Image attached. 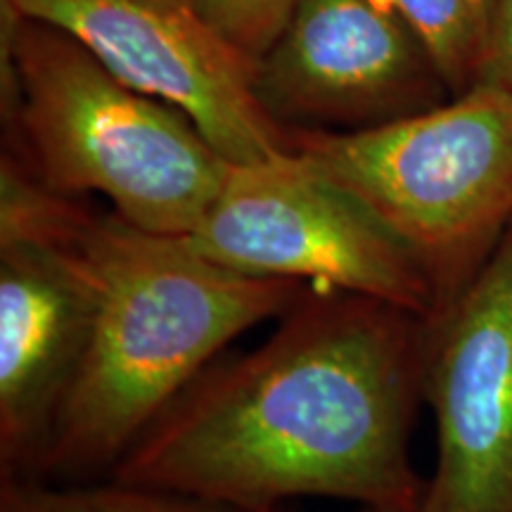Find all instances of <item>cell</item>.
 <instances>
[{"label": "cell", "instance_id": "cell-1", "mask_svg": "<svg viewBox=\"0 0 512 512\" xmlns=\"http://www.w3.org/2000/svg\"><path fill=\"white\" fill-rule=\"evenodd\" d=\"M425 330L399 306L309 287L266 342L209 363L110 479L242 512L299 496L420 508Z\"/></svg>", "mask_w": 512, "mask_h": 512}, {"label": "cell", "instance_id": "cell-2", "mask_svg": "<svg viewBox=\"0 0 512 512\" xmlns=\"http://www.w3.org/2000/svg\"><path fill=\"white\" fill-rule=\"evenodd\" d=\"M93 261L91 344L36 479L112 472L226 344L311 287L230 271L188 235L150 233L114 211L95 216Z\"/></svg>", "mask_w": 512, "mask_h": 512}, {"label": "cell", "instance_id": "cell-3", "mask_svg": "<svg viewBox=\"0 0 512 512\" xmlns=\"http://www.w3.org/2000/svg\"><path fill=\"white\" fill-rule=\"evenodd\" d=\"M5 147L46 188L98 192L131 226L190 235L230 164L176 107L107 72L67 31L3 8Z\"/></svg>", "mask_w": 512, "mask_h": 512}, {"label": "cell", "instance_id": "cell-4", "mask_svg": "<svg viewBox=\"0 0 512 512\" xmlns=\"http://www.w3.org/2000/svg\"><path fill=\"white\" fill-rule=\"evenodd\" d=\"M290 138L294 155L358 197L411 249L439 309L512 223L510 88L477 81L392 124Z\"/></svg>", "mask_w": 512, "mask_h": 512}, {"label": "cell", "instance_id": "cell-5", "mask_svg": "<svg viewBox=\"0 0 512 512\" xmlns=\"http://www.w3.org/2000/svg\"><path fill=\"white\" fill-rule=\"evenodd\" d=\"M98 211L0 157V479L41 475L91 344Z\"/></svg>", "mask_w": 512, "mask_h": 512}, {"label": "cell", "instance_id": "cell-6", "mask_svg": "<svg viewBox=\"0 0 512 512\" xmlns=\"http://www.w3.org/2000/svg\"><path fill=\"white\" fill-rule=\"evenodd\" d=\"M188 240L230 271L361 294L425 320L439 309L437 290L411 249L358 197L294 152L230 166Z\"/></svg>", "mask_w": 512, "mask_h": 512}, {"label": "cell", "instance_id": "cell-7", "mask_svg": "<svg viewBox=\"0 0 512 512\" xmlns=\"http://www.w3.org/2000/svg\"><path fill=\"white\" fill-rule=\"evenodd\" d=\"M3 8L67 31L126 86L183 112L230 164L292 152L290 131L256 98V62L190 0H3Z\"/></svg>", "mask_w": 512, "mask_h": 512}, {"label": "cell", "instance_id": "cell-8", "mask_svg": "<svg viewBox=\"0 0 512 512\" xmlns=\"http://www.w3.org/2000/svg\"><path fill=\"white\" fill-rule=\"evenodd\" d=\"M437 467L420 512H512V223L425 330Z\"/></svg>", "mask_w": 512, "mask_h": 512}, {"label": "cell", "instance_id": "cell-9", "mask_svg": "<svg viewBox=\"0 0 512 512\" xmlns=\"http://www.w3.org/2000/svg\"><path fill=\"white\" fill-rule=\"evenodd\" d=\"M254 91L285 131L354 133L451 98L406 22L377 0H299L256 64Z\"/></svg>", "mask_w": 512, "mask_h": 512}, {"label": "cell", "instance_id": "cell-10", "mask_svg": "<svg viewBox=\"0 0 512 512\" xmlns=\"http://www.w3.org/2000/svg\"><path fill=\"white\" fill-rule=\"evenodd\" d=\"M399 15L432 57L448 93L477 81L484 62L489 17L475 0H377Z\"/></svg>", "mask_w": 512, "mask_h": 512}, {"label": "cell", "instance_id": "cell-11", "mask_svg": "<svg viewBox=\"0 0 512 512\" xmlns=\"http://www.w3.org/2000/svg\"><path fill=\"white\" fill-rule=\"evenodd\" d=\"M0 512H242L204 498L124 484L57 486L46 479H0Z\"/></svg>", "mask_w": 512, "mask_h": 512}, {"label": "cell", "instance_id": "cell-12", "mask_svg": "<svg viewBox=\"0 0 512 512\" xmlns=\"http://www.w3.org/2000/svg\"><path fill=\"white\" fill-rule=\"evenodd\" d=\"M299 0H190V5L240 53L259 64L278 41Z\"/></svg>", "mask_w": 512, "mask_h": 512}, {"label": "cell", "instance_id": "cell-13", "mask_svg": "<svg viewBox=\"0 0 512 512\" xmlns=\"http://www.w3.org/2000/svg\"><path fill=\"white\" fill-rule=\"evenodd\" d=\"M477 81L496 83L512 91V0H494L484 62Z\"/></svg>", "mask_w": 512, "mask_h": 512}, {"label": "cell", "instance_id": "cell-14", "mask_svg": "<svg viewBox=\"0 0 512 512\" xmlns=\"http://www.w3.org/2000/svg\"><path fill=\"white\" fill-rule=\"evenodd\" d=\"M358 512H420V508H387V505H361Z\"/></svg>", "mask_w": 512, "mask_h": 512}, {"label": "cell", "instance_id": "cell-15", "mask_svg": "<svg viewBox=\"0 0 512 512\" xmlns=\"http://www.w3.org/2000/svg\"><path fill=\"white\" fill-rule=\"evenodd\" d=\"M475 3L479 5V8H482V12L486 17H489V22H491V10H494V0H475Z\"/></svg>", "mask_w": 512, "mask_h": 512}]
</instances>
